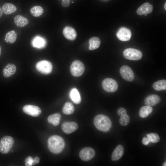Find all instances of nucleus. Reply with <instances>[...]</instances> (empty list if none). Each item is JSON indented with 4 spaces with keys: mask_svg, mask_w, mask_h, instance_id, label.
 Returning a JSON list of instances; mask_svg holds the SVG:
<instances>
[{
    "mask_svg": "<svg viewBox=\"0 0 166 166\" xmlns=\"http://www.w3.org/2000/svg\"><path fill=\"white\" fill-rule=\"evenodd\" d=\"M48 147L49 150L54 154L61 153L65 147V142L63 139L57 135L50 136L48 140Z\"/></svg>",
    "mask_w": 166,
    "mask_h": 166,
    "instance_id": "f257e3e1",
    "label": "nucleus"
},
{
    "mask_svg": "<svg viewBox=\"0 0 166 166\" xmlns=\"http://www.w3.org/2000/svg\"><path fill=\"white\" fill-rule=\"evenodd\" d=\"M93 123L97 129L104 132L109 130L112 124L110 118L103 114H99L95 116L93 120Z\"/></svg>",
    "mask_w": 166,
    "mask_h": 166,
    "instance_id": "f03ea898",
    "label": "nucleus"
},
{
    "mask_svg": "<svg viewBox=\"0 0 166 166\" xmlns=\"http://www.w3.org/2000/svg\"><path fill=\"white\" fill-rule=\"evenodd\" d=\"M14 144L13 138L10 136H6L0 140V152L3 154L8 153Z\"/></svg>",
    "mask_w": 166,
    "mask_h": 166,
    "instance_id": "7ed1b4c3",
    "label": "nucleus"
},
{
    "mask_svg": "<svg viewBox=\"0 0 166 166\" xmlns=\"http://www.w3.org/2000/svg\"><path fill=\"white\" fill-rule=\"evenodd\" d=\"M85 69V66L83 63L77 60L73 61L70 67L71 74L75 77H79L82 75Z\"/></svg>",
    "mask_w": 166,
    "mask_h": 166,
    "instance_id": "20e7f679",
    "label": "nucleus"
},
{
    "mask_svg": "<svg viewBox=\"0 0 166 166\" xmlns=\"http://www.w3.org/2000/svg\"><path fill=\"white\" fill-rule=\"evenodd\" d=\"M37 70L41 73L45 74L50 73L52 70V65L49 61L43 60L38 62L36 65Z\"/></svg>",
    "mask_w": 166,
    "mask_h": 166,
    "instance_id": "39448f33",
    "label": "nucleus"
},
{
    "mask_svg": "<svg viewBox=\"0 0 166 166\" xmlns=\"http://www.w3.org/2000/svg\"><path fill=\"white\" fill-rule=\"evenodd\" d=\"M104 89L108 92H114L118 88V85L117 82L113 79L107 78L104 79L102 83Z\"/></svg>",
    "mask_w": 166,
    "mask_h": 166,
    "instance_id": "423d86ee",
    "label": "nucleus"
},
{
    "mask_svg": "<svg viewBox=\"0 0 166 166\" xmlns=\"http://www.w3.org/2000/svg\"><path fill=\"white\" fill-rule=\"evenodd\" d=\"M123 54L125 58L134 61L140 60L142 56V54L140 51L133 48L125 49L124 51Z\"/></svg>",
    "mask_w": 166,
    "mask_h": 166,
    "instance_id": "0eeeda50",
    "label": "nucleus"
},
{
    "mask_svg": "<svg viewBox=\"0 0 166 166\" xmlns=\"http://www.w3.org/2000/svg\"><path fill=\"white\" fill-rule=\"evenodd\" d=\"M120 72L122 78L126 81H132L134 78V72L131 68L128 66H122L120 69Z\"/></svg>",
    "mask_w": 166,
    "mask_h": 166,
    "instance_id": "6e6552de",
    "label": "nucleus"
},
{
    "mask_svg": "<svg viewBox=\"0 0 166 166\" xmlns=\"http://www.w3.org/2000/svg\"><path fill=\"white\" fill-rule=\"evenodd\" d=\"M95 155L94 150L90 147H86L82 149L79 153L80 158L84 161L91 160L94 157Z\"/></svg>",
    "mask_w": 166,
    "mask_h": 166,
    "instance_id": "1a4fd4ad",
    "label": "nucleus"
},
{
    "mask_svg": "<svg viewBox=\"0 0 166 166\" xmlns=\"http://www.w3.org/2000/svg\"><path fill=\"white\" fill-rule=\"evenodd\" d=\"M131 31L125 27L120 28L116 33L117 38L122 41H127L129 40L131 37Z\"/></svg>",
    "mask_w": 166,
    "mask_h": 166,
    "instance_id": "9d476101",
    "label": "nucleus"
},
{
    "mask_svg": "<svg viewBox=\"0 0 166 166\" xmlns=\"http://www.w3.org/2000/svg\"><path fill=\"white\" fill-rule=\"evenodd\" d=\"M23 110L26 113L34 117L38 116L42 112L39 107L30 105H25L23 108Z\"/></svg>",
    "mask_w": 166,
    "mask_h": 166,
    "instance_id": "9b49d317",
    "label": "nucleus"
},
{
    "mask_svg": "<svg viewBox=\"0 0 166 166\" xmlns=\"http://www.w3.org/2000/svg\"><path fill=\"white\" fill-rule=\"evenodd\" d=\"M78 128L77 124L74 122H65L61 125L63 131L68 134L75 131Z\"/></svg>",
    "mask_w": 166,
    "mask_h": 166,
    "instance_id": "f8f14e48",
    "label": "nucleus"
},
{
    "mask_svg": "<svg viewBox=\"0 0 166 166\" xmlns=\"http://www.w3.org/2000/svg\"><path fill=\"white\" fill-rule=\"evenodd\" d=\"M153 8L152 5L148 2H145L137 9L136 13L139 15H142L146 14H148L152 12Z\"/></svg>",
    "mask_w": 166,
    "mask_h": 166,
    "instance_id": "ddd939ff",
    "label": "nucleus"
},
{
    "mask_svg": "<svg viewBox=\"0 0 166 166\" xmlns=\"http://www.w3.org/2000/svg\"><path fill=\"white\" fill-rule=\"evenodd\" d=\"M160 98L158 95L152 94L146 97L144 102L148 106H154L158 104L160 102Z\"/></svg>",
    "mask_w": 166,
    "mask_h": 166,
    "instance_id": "4468645a",
    "label": "nucleus"
},
{
    "mask_svg": "<svg viewBox=\"0 0 166 166\" xmlns=\"http://www.w3.org/2000/svg\"><path fill=\"white\" fill-rule=\"evenodd\" d=\"M63 34L67 39L74 40L76 38L77 33L75 29L69 26H66L63 30Z\"/></svg>",
    "mask_w": 166,
    "mask_h": 166,
    "instance_id": "2eb2a0df",
    "label": "nucleus"
},
{
    "mask_svg": "<svg viewBox=\"0 0 166 166\" xmlns=\"http://www.w3.org/2000/svg\"><path fill=\"white\" fill-rule=\"evenodd\" d=\"M16 71V67L13 64L9 63L4 68L3 71V75L6 77L8 78L14 74Z\"/></svg>",
    "mask_w": 166,
    "mask_h": 166,
    "instance_id": "dca6fc26",
    "label": "nucleus"
},
{
    "mask_svg": "<svg viewBox=\"0 0 166 166\" xmlns=\"http://www.w3.org/2000/svg\"><path fill=\"white\" fill-rule=\"evenodd\" d=\"M124 148L121 145L117 146L113 152L112 156L111 159L113 161L119 160L122 156L124 153Z\"/></svg>",
    "mask_w": 166,
    "mask_h": 166,
    "instance_id": "f3484780",
    "label": "nucleus"
},
{
    "mask_svg": "<svg viewBox=\"0 0 166 166\" xmlns=\"http://www.w3.org/2000/svg\"><path fill=\"white\" fill-rule=\"evenodd\" d=\"M14 22L15 25L19 27L25 26L28 25L29 22L26 18L20 15H17L14 17Z\"/></svg>",
    "mask_w": 166,
    "mask_h": 166,
    "instance_id": "a211bd4d",
    "label": "nucleus"
},
{
    "mask_svg": "<svg viewBox=\"0 0 166 166\" xmlns=\"http://www.w3.org/2000/svg\"><path fill=\"white\" fill-rule=\"evenodd\" d=\"M69 95L71 99L74 103L79 104L81 102V96L76 88L72 89L70 91Z\"/></svg>",
    "mask_w": 166,
    "mask_h": 166,
    "instance_id": "6ab92c4d",
    "label": "nucleus"
},
{
    "mask_svg": "<svg viewBox=\"0 0 166 166\" xmlns=\"http://www.w3.org/2000/svg\"><path fill=\"white\" fill-rule=\"evenodd\" d=\"M33 46L38 48H44L46 45V42L43 38L40 36H36L32 40Z\"/></svg>",
    "mask_w": 166,
    "mask_h": 166,
    "instance_id": "aec40b11",
    "label": "nucleus"
},
{
    "mask_svg": "<svg viewBox=\"0 0 166 166\" xmlns=\"http://www.w3.org/2000/svg\"><path fill=\"white\" fill-rule=\"evenodd\" d=\"M2 9L4 13L7 15L14 13L17 10L16 7L13 4L9 3H5L2 6Z\"/></svg>",
    "mask_w": 166,
    "mask_h": 166,
    "instance_id": "412c9836",
    "label": "nucleus"
},
{
    "mask_svg": "<svg viewBox=\"0 0 166 166\" xmlns=\"http://www.w3.org/2000/svg\"><path fill=\"white\" fill-rule=\"evenodd\" d=\"M61 119V115L56 113L49 115L47 118V120L49 123L57 126L59 124Z\"/></svg>",
    "mask_w": 166,
    "mask_h": 166,
    "instance_id": "4be33fe9",
    "label": "nucleus"
},
{
    "mask_svg": "<svg viewBox=\"0 0 166 166\" xmlns=\"http://www.w3.org/2000/svg\"><path fill=\"white\" fill-rule=\"evenodd\" d=\"M153 108L149 106H144L142 107L139 111L140 116L142 118L147 117L152 112Z\"/></svg>",
    "mask_w": 166,
    "mask_h": 166,
    "instance_id": "5701e85b",
    "label": "nucleus"
},
{
    "mask_svg": "<svg viewBox=\"0 0 166 166\" xmlns=\"http://www.w3.org/2000/svg\"><path fill=\"white\" fill-rule=\"evenodd\" d=\"M17 38V33L14 30H13L6 33L5 37V40L6 42L12 44L16 41Z\"/></svg>",
    "mask_w": 166,
    "mask_h": 166,
    "instance_id": "b1692460",
    "label": "nucleus"
},
{
    "mask_svg": "<svg viewBox=\"0 0 166 166\" xmlns=\"http://www.w3.org/2000/svg\"><path fill=\"white\" fill-rule=\"evenodd\" d=\"M89 42V49L90 50H93L99 47L101 43V40L98 38L94 37L90 39Z\"/></svg>",
    "mask_w": 166,
    "mask_h": 166,
    "instance_id": "393cba45",
    "label": "nucleus"
},
{
    "mask_svg": "<svg viewBox=\"0 0 166 166\" xmlns=\"http://www.w3.org/2000/svg\"><path fill=\"white\" fill-rule=\"evenodd\" d=\"M153 88L156 90L159 91L166 89V81L160 80L155 82L152 85Z\"/></svg>",
    "mask_w": 166,
    "mask_h": 166,
    "instance_id": "a878e982",
    "label": "nucleus"
},
{
    "mask_svg": "<svg viewBox=\"0 0 166 166\" xmlns=\"http://www.w3.org/2000/svg\"><path fill=\"white\" fill-rule=\"evenodd\" d=\"M74 107L73 104L71 102H66L62 108V112L66 115H70L74 112Z\"/></svg>",
    "mask_w": 166,
    "mask_h": 166,
    "instance_id": "bb28decb",
    "label": "nucleus"
},
{
    "mask_svg": "<svg viewBox=\"0 0 166 166\" xmlns=\"http://www.w3.org/2000/svg\"><path fill=\"white\" fill-rule=\"evenodd\" d=\"M30 12L33 16L38 17L42 14L43 12V9L40 6H34L30 9Z\"/></svg>",
    "mask_w": 166,
    "mask_h": 166,
    "instance_id": "cd10ccee",
    "label": "nucleus"
},
{
    "mask_svg": "<svg viewBox=\"0 0 166 166\" xmlns=\"http://www.w3.org/2000/svg\"><path fill=\"white\" fill-rule=\"evenodd\" d=\"M130 118L127 113L121 116L119 123L121 125L125 126L127 125L129 122Z\"/></svg>",
    "mask_w": 166,
    "mask_h": 166,
    "instance_id": "c85d7f7f",
    "label": "nucleus"
},
{
    "mask_svg": "<svg viewBox=\"0 0 166 166\" xmlns=\"http://www.w3.org/2000/svg\"><path fill=\"white\" fill-rule=\"evenodd\" d=\"M148 137L150 140V142L156 143L159 141L160 138L158 135L155 133H151L147 134Z\"/></svg>",
    "mask_w": 166,
    "mask_h": 166,
    "instance_id": "c756f323",
    "label": "nucleus"
},
{
    "mask_svg": "<svg viewBox=\"0 0 166 166\" xmlns=\"http://www.w3.org/2000/svg\"><path fill=\"white\" fill-rule=\"evenodd\" d=\"M33 164V159L30 156H28L26 159L25 165L26 166H31Z\"/></svg>",
    "mask_w": 166,
    "mask_h": 166,
    "instance_id": "7c9ffc66",
    "label": "nucleus"
},
{
    "mask_svg": "<svg viewBox=\"0 0 166 166\" xmlns=\"http://www.w3.org/2000/svg\"><path fill=\"white\" fill-rule=\"evenodd\" d=\"M126 113V110L123 108H120L118 109L117 111L118 114L120 116L124 115Z\"/></svg>",
    "mask_w": 166,
    "mask_h": 166,
    "instance_id": "2f4dec72",
    "label": "nucleus"
},
{
    "mask_svg": "<svg viewBox=\"0 0 166 166\" xmlns=\"http://www.w3.org/2000/svg\"><path fill=\"white\" fill-rule=\"evenodd\" d=\"M70 1L68 0H62L61 4L63 6L67 7L69 5Z\"/></svg>",
    "mask_w": 166,
    "mask_h": 166,
    "instance_id": "473e14b6",
    "label": "nucleus"
},
{
    "mask_svg": "<svg viewBox=\"0 0 166 166\" xmlns=\"http://www.w3.org/2000/svg\"><path fill=\"white\" fill-rule=\"evenodd\" d=\"M150 142V140L148 137H144L142 140V144L145 145L148 144Z\"/></svg>",
    "mask_w": 166,
    "mask_h": 166,
    "instance_id": "72a5a7b5",
    "label": "nucleus"
},
{
    "mask_svg": "<svg viewBox=\"0 0 166 166\" xmlns=\"http://www.w3.org/2000/svg\"><path fill=\"white\" fill-rule=\"evenodd\" d=\"M40 159L38 157H36L33 159V164H37L39 162Z\"/></svg>",
    "mask_w": 166,
    "mask_h": 166,
    "instance_id": "f704fd0d",
    "label": "nucleus"
},
{
    "mask_svg": "<svg viewBox=\"0 0 166 166\" xmlns=\"http://www.w3.org/2000/svg\"><path fill=\"white\" fill-rule=\"evenodd\" d=\"M3 10H2V9L1 8V7L0 6V18L2 16V15L3 14Z\"/></svg>",
    "mask_w": 166,
    "mask_h": 166,
    "instance_id": "c9c22d12",
    "label": "nucleus"
},
{
    "mask_svg": "<svg viewBox=\"0 0 166 166\" xmlns=\"http://www.w3.org/2000/svg\"><path fill=\"white\" fill-rule=\"evenodd\" d=\"M166 3L165 2V4H164V9H165V10H166Z\"/></svg>",
    "mask_w": 166,
    "mask_h": 166,
    "instance_id": "e433bc0d",
    "label": "nucleus"
},
{
    "mask_svg": "<svg viewBox=\"0 0 166 166\" xmlns=\"http://www.w3.org/2000/svg\"><path fill=\"white\" fill-rule=\"evenodd\" d=\"M166 162H164V163L163 164V166H166Z\"/></svg>",
    "mask_w": 166,
    "mask_h": 166,
    "instance_id": "4c0bfd02",
    "label": "nucleus"
},
{
    "mask_svg": "<svg viewBox=\"0 0 166 166\" xmlns=\"http://www.w3.org/2000/svg\"><path fill=\"white\" fill-rule=\"evenodd\" d=\"M1 46H0V55L1 54Z\"/></svg>",
    "mask_w": 166,
    "mask_h": 166,
    "instance_id": "58836bf2",
    "label": "nucleus"
},
{
    "mask_svg": "<svg viewBox=\"0 0 166 166\" xmlns=\"http://www.w3.org/2000/svg\"><path fill=\"white\" fill-rule=\"evenodd\" d=\"M69 0V1H70V0Z\"/></svg>",
    "mask_w": 166,
    "mask_h": 166,
    "instance_id": "ea45409f",
    "label": "nucleus"
},
{
    "mask_svg": "<svg viewBox=\"0 0 166 166\" xmlns=\"http://www.w3.org/2000/svg\"><path fill=\"white\" fill-rule=\"evenodd\" d=\"M72 2V3H73V2Z\"/></svg>",
    "mask_w": 166,
    "mask_h": 166,
    "instance_id": "a19ab883",
    "label": "nucleus"
},
{
    "mask_svg": "<svg viewBox=\"0 0 166 166\" xmlns=\"http://www.w3.org/2000/svg\"></svg>",
    "mask_w": 166,
    "mask_h": 166,
    "instance_id": "79ce46f5",
    "label": "nucleus"
}]
</instances>
